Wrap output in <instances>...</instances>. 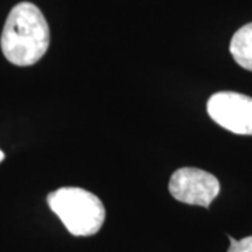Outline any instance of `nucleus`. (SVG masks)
Wrapping results in <instances>:
<instances>
[{
	"label": "nucleus",
	"mask_w": 252,
	"mask_h": 252,
	"mask_svg": "<svg viewBox=\"0 0 252 252\" xmlns=\"http://www.w3.org/2000/svg\"><path fill=\"white\" fill-rule=\"evenodd\" d=\"M230 52L241 67L252 72V23L241 27L233 35Z\"/></svg>",
	"instance_id": "nucleus-5"
},
{
	"label": "nucleus",
	"mask_w": 252,
	"mask_h": 252,
	"mask_svg": "<svg viewBox=\"0 0 252 252\" xmlns=\"http://www.w3.org/2000/svg\"><path fill=\"white\" fill-rule=\"evenodd\" d=\"M46 202L61 219L67 231L76 237L94 235L105 220V207L98 196L76 187H64L51 192Z\"/></svg>",
	"instance_id": "nucleus-2"
},
{
	"label": "nucleus",
	"mask_w": 252,
	"mask_h": 252,
	"mask_svg": "<svg viewBox=\"0 0 252 252\" xmlns=\"http://www.w3.org/2000/svg\"><path fill=\"white\" fill-rule=\"evenodd\" d=\"M3 160H4V153H3V152L0 150V162L3 161Z\"/></svg>",
	"instance_id": "nucleus-7"
},
{
	"label": "nucleus",
	"mask_w": 252,
	"mask_h": 252,
	"mask_svg": "<svg viewBox=\"0 0 252 252\" xmlns=\"http://www.w3.org/2000/svg\"><path fill=\"white\" fill-rule=\"evenodd\" d=\"M230 248L227 252H252V235L245 237L243 240L237 241L233 237H228Z\"/></svg>",
	"instance_id": "nucleus-6"
},
{
	"label": "nucleus",
	"mask_w": 252,
	"mask_h": 252,
	"mask_svg": "<svg viewBox=\"0 0 252 252\" xmlns=\"http://www.w3.org/2000/svg\"><path fill=\"white\" fill-rule=\"evenodd\" d=\"M207 114L217 125L235 135H252V98L234 91H220L207 101Z\"/></svg>",
	"instance_id": "nucleus-3"
},
{
	"label": "nucleus",
	"mask_w": 252,
	"mask_h": 252,
	"mask_svg": "<svg viewBox=\"0 0 252 252\" xmlns=\"http://www.w3.org/2000/svg\"><path fill=\"white\" fill-rule=\"evenodd\" d=\"M51 34L42 11L30 1L16 4L4 23L0 46L16 66L35 64L49 48Z\"/></svg>",
	"instance_id": "nucleus-1"
},
{
	"label": "nucleus",
	"mask_w": 252,
	"mask_h": 252,
	"mask_svg": "<svg viewBox=\"0 0 252 252\" xmlns=\"http://www.w3.org/2000/svg\"><path fill=\"white\" fill-rule=\"evenodd\" d=\"M168 189L178 202L209 207L220 192V184L210 172L184 167L172 174Z\"/></svg>",
	"instance_id": "nucleus-4"
}]
</instances>
